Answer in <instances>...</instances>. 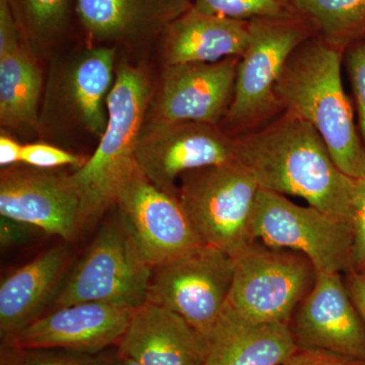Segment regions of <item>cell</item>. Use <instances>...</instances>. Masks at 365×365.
Segmentation results:
<instances>
[{
	"mask_svg": "<svg viewBox=\"0 0 365 365\" xmlns=\"http://www.w3.org/2000/svg\"><path fill=\"white\" fill-rule=\"evenodd\" d=\"M237 160L260 189L297 196L309 206L352 222L359 180L334 163L313 125L294 113L235 136Z\"/></svg>",
	"mask_w": 365,
	"mask_h": 365,
	"instance_id": "6da1fadb",
	"label": "cell"
},
{
	"mask_svg": "<svg viewBox=\"0 0 365 365\" xmlns=\"http://www.w3.org/2000/svg\"><path fill=\"white\" fill-rule=\"evenodd\" d=\"M344 55L314 35L288 59L275 95L282 111L294 113L313 125L341 172L361 180L365 177V148L343 88Z\"/></svg>",
	"mask_w": 365,
	"mask_h": 365,
	"instance_id": "7a4b0ae2",
	"label": "cell"
},
{
	"mask_svg": "<svg viewBox=\"0 0 365 365\" xmlns=\"http://www.w3.org/2000/svg\"><path fill=\"white\" fill-rule=\"evenodd\" d=\"M151 96L145 71L122 62L107 97V126L97 150L79 169L69 174L83 202L88 225L115 205L120 185L137 165V141Z\"/></svg>",
	"mask_w": 365,
	"mask_h": 365,
	"instance_id": "3957f363",
	"label": "cell"
},
{
	"mask_svg": "<svg viewBox=\"0 0 365 365\" xmlns=\"http://www.w3.org/2000/svg\"><path fill=\"white\" fill-rule=\"evenodd\" d=\"M235 262L234 279L217 325H288L316 280V268L304 255L258 240Z\"/></svg>",
	"mask_w": 365,
	"mask_h": 365,
	"instance_id": "277c9868",
	"label": "cell"
},
{
	"mask_svg": "<svg viewBox=\"0 0 365 365\" xmlns=\"http://www.w3.org/2000/svg\"><path fill=\"white\" fill-rule=\"evenodd\" d=\"M314 34L302 16L250 21L248 48L240 58L234 97L220 128L241 135L282 112L276 83L292 53Z\"/></svg>",
	"mask_w": 365,
	"mask_h": 365,
	"instance_id": "5b68a950",
	"label": "cell"
},
{
	"mask_svg": "<svg viewBox=\"0 0 365 365\" xmlns=\"http://www.w3.org/2000/svg\"><path fill=\"white\" fill-rule=\"evenodd\" d=\"M259 187L239 160L185 173L179 198L204 244L235 257L255 240L252 220Z\"/></svg>",
	"mask_w": 365,
	"mask_h": 365,
	"instance_id": "8992f818",
	"label": "cell"
},
{
	"mask_svg": "<svg viewBox=\"0 0 365 365\" xmlns=\"http://www.w3.org/2000/svg\"><path fill=\"white\" fill-rule=\"evenodd\" d=\"M153 270L118 215L101 228L62 285L54 307L102 302L136 309L148 302Z\"/></svg>",
	"mask_w": 365,
	"mask_h": 365,
	"instance_id": "52a82bcc",
	"label": "cell"
},
{
	"mask_svg": "<svg viewBox=\"0 0 365 365\" xmlns=\"http://www.w3.org/2000/svg\"><path fill=\"white\" fill-rule=\"evenodd\" d=\"M252 228L255 240L304 255L319 272H352L351 222L260 189Z\"/></svg>",
	"mask_w": 365,
	"mask_h": 365,
	"instance_id": "ba28073f",
	"label": "cell"
},
{
	"mask_svg": "<svg viewBox=\"0 0 365 365\" xmlns=\"http://www.w3.org/2000/svg\"><path fill=\"white\" fill-rule=\"evenodd\" d=\"M235 262L204 246L153 268L148 302L174 312L210 339L230 294Z\"/></svg>",
	"mask_w": 365,
	"mask_h": 365,
	"instance_id": "9c48e42d",
	"label": "cell"
},
{
	"mask_svg": "<svg viewBox=\"0 0 365 365\" xmlns=\"http://www.w3.org/2000/svg\"><path fill=\"white\" fill-rule=\"evenodd\" d=\"M118 215L151 268L204 246L179 196L158 189L138 165L118 190Z\"/></svg>",
	"mask_w": 365,
	"mask_h": 365,
	"instance_id": "30bf717a",
	"label": "cell"
},
{
	"mask_svg": "<svg viewBox=\"0 0 365 365\" xmlns=\"http://www.w3.org/2000/svg\"><path fill=\"white\" fill-rule=\"evenodd\" d=\"M137 165L155 186L179 196L180 178L190 170L237 160L235 137L220 126L196 122H144Z\"/></svg>",
	"mask_w": 365,
	"mask_h": 365,
	"instance_id": "8fae6325",
	"label": "cell"
},
{
	"mask_svg": "<svg viewBox=\"0 0 365 365\" xmlns=\"http://www.w3.org/2000/svg\"><path fill=\"white\" fill-rule=\"evenodd\" d=\"M0 215L73 242L85 230L83 202L66 173L9 167L0 175Z\"/></svg>",
	"mask_w": 365,
	"mask_h": 365,
	"instance_id": "7c38bea8",
	"label": "cell"
},
{
	"mask_svg": "<svg viewBox=\"0 0 365 365\" xmlns=\"http://www.w3.org/2000/svg\"><path fill=\"white\" fill-rule=\"evenodd\" d=\"M240 58L165 66L145 121L220 126L234 97Z\"/></svg>",
	"mask_w": 365,
	"mask_h": 365,
	"instance_id": "4fadbf2b",
	"label": "cell"
},
{
	"mask_svg": "<svg viewBox=\"0 0 365 365\" xmlns=\"http://www.w3.org/2000/svg\"><path fill=\"white\" fill-rule=\"evenodd\" d=\"M288 327L297 347L365 361V323L348 294L343 274L317 271L314 287Z\"/></svg>",
	"mask_w": 365,
	"mask_h": 365,
	"instance_id": "5bb4252c",
	"label": "cell"
},
{
	"mask_svg": "<svg viewBox=\"0 0 365 365\" xmlns=\"http://www.w3.org/2000/svg\"><path fill=\"white\" fill-rule=\"evenodd\" d=\"M133 312L102 302L56 307L1 343L18 348H55L98 354L119 344Z\"/></svg>",
	"mask_w": 365,
	"mask_h": 365,
	"instance_id": "9a60e30c",
	"label": "cell"
},
{
	"mask_svg": "<svg viewBox=\"0 0 365 365\" xmlns=\"http://www.w3.org/2000/svg\"><path fill=\"white\" fill-rule=\"evenodd\" d=\"M209 341L179 314L146 302L132 314L118 354L141 365H203Z\"/></svg>",
	"mask_w": 365,
	"mask_h": 365,
	"instance_id": "2e32d148",
	"label": "cell"
},
{
	"mask_svg": "<svg viewBox=\"0 0 365 365\" xmlns=\"http://www.w3.org/2000/svg\"><path fill=\"white\" fill-rule=\"evenodd\" d=\"M193 6L190 0H76V11L91 39L140 44L162 36Z\"/></svg>",
	"mask_w": 365,
	"mask_h": 365,
	"instance_id": "e0dca14e",
	"label": "cell"
},
{
	"mask_svg": "<svg viewBox=\"0 0 365 365\" xmlns=\"http://www.w3.org/2000/svg\"><path fill=\"white\" fill-rule=\"evenodd\" d=\"M7 0H0V123L35 127L43 88L42 72L28 48Z\"/></svg>",
	"mask_w": 365,
	"mask_h": 365,
	"instance_id": "ac0fdd59",
	"label": "cell"
},
{
	"mask_svg": "<svg viewBox=\"0 0 365 365\" xmlns=\"http://www.w3.org/2000/svg\"><path fill=\"white\" fill-rule=\"evenodd\" d=\"M160 37L165 66L208 63L242 57L249 45L250 21L205 14L192 6Z\"/></svg>",
	"mask_w": 365,
	"mask_h": 365,
	"instance_id": "d6986e66",
	"label": "cell"
},
{
	"mask_svg": "<svg viewBox=\"0 0 365 365\" xmlns=\"http://www.w3.org/2000/svg\"><path fill=\"white\" fill-rule=\"evenodd\" d=\"M69 254L57 246L16 269L0 284V334L6 341L43 316V309L58 295Z\"/></svg>",
	"mask_w": 365,
	"mask_h": 365,
	"instance_id": "ffe728a7",
	"label": "cell"
},
{
	"mask_svg": "<svg viewBox=\"0 0 365 365\" xmlns=\"http://www.w3.org/2000/svg\"><path fill=\"white\" fill-rule=\"evenodd\" d=\"M115 57L113 47L86 50L71 60L62 78L64 108L76 123L98 137L107 126V97L115 81Z\"/></svg>",
	"mask_w": 365,
	"mask_h": 365,
	"instance_id": "44dd1931",
	"label": "cell"
},
{
	"mask_svg": "<svg viewBox=\"0 0 365 365\" xmlns=\"http://www.w3.org/2000/svg\"><path fill=\"white\" fill-rule=\"evenodd\" d=\"M287 324L216 325L203 365H279L297 350Z\"/></svg>",
	"mask_w": 365,
	"mask_h": 365,
	"instance_id": "7402d4cb",
	"label": "cell"
},
{
	"mask_svg": "<svg viewBox=\"0 0 365 365\" xmlns=\"http://www.w3.org/2000/svg\"><path fill=\"white\" fill-rule=\"evenodd\" d=\"M294 4L328 44L346 52L365 42V0H294Z\"/></svg>",
	"mask_w": 365,
	"mask_h": 365,
	"instance_id": "603a6c76",
	"label": "cell"
},
{
	"mask_svg": "<svg viewBox=\"0 0 365 365\" xmlns=\"http://www.w3.org/2000/svg\"><path fill=\"white\" fill-rule=\"evenodd\" d=\"M21 38L34 45L52 43L66 26L71 0H7Z\"/></svg>",
	"mask_w": 365,
	"mask_h": 365,
	"instance_id": "cb8c5ba5",
	"label": "cell"
},
{
	"mask_svg": "<svg viewBox=\"0 0 365 365\" xmlns=\"http://www.w3.org/2000/svg\"><path fill=\"white\" fill-rule=\"evenodd\" d=\"M193 6L205 14L245 21L299 16L294 0H195Z\"/></svg>",
	"mask_w": 365,
	"mask_h": 365,
	"instance_id": "d4e9b609",
	"label": "cell"
},
{
	"mask_svg": "<svg viewBox=\"0 0 365 365\" xmlns=\"http://www.w3.org/2000/svg\"><path fill=\"white\" fill-rule=\"evenodd\" d=\"M116 356L55 348H18L1 343V365H117Z\"/></svg>",
	"mask_w": 365,
	"mask_h": 365,
	"instance_id": "484cf974",
	"label": "cell"
},
{
	"mask_svg": "<svg viewBox=\"0 0 365 365\" xmlns=\"http://www.w3.org/2000/svg\"><path fill=\"white\" fill-rule=\"evenodd\" d=\"M86 158L74 155L47 143H29L24 145L21 163L41 170H54L62 167L79 169Z\"/></svg>",
	"mask_w": 365,
	"mask_h": 365,
	"instance_id": "4316f807",
	"label": "cell"
},
{
	"mask_svg": "<svg viewBox=\"0 0 365 365\" xmlns=\"http://www.w3.org/2000/svg\"><path fill=\"white\" fill-rule=\"evenodd\" d=\"M345 55L359 114V134L365 148V42L352 46Z\"/></svg>",
	"mask_w": 365,
	"mask_h": 365,
	"instance_id": "83f0119b",
	"label": "cell"
},
{
	"mask_svg": "<svg viewBox=\"0 0 365 365\" xmlns=\"http://www.w3.org/2000/svg\"><path fill=\"white\" fill-rule=\"evenodd\" d=\"M352 272L365 273V177L359 180L352 217Z\"/></svg>",
	"mask_w": 365,
	"mask_h": 365,
	"instance_id": "f1b7e54d",
	"label": "cell"
},
{
	"mask_svg": "<svg viewBox=\"0 0 365 365\" xmlns=\"http://www.w3.org/2000/svg\"><path fill=\"white\" fill-rule=\"evenodd\" d=\"M279 365H365V361L328 350L299 348Z\"/></svg>",
	"mask_w": 365,
	"mask_h": 365,
	"instance_id": "f546056e",
	"label": "cell"
},
{
	"mask_svg": "<svg viewBox=\"0 0 365 365\" xmlns=\"http://www.w3.org/2000/svg\"><path fill=\"white\" fill-rule=\"evenodd\" d=\"M33 225L28 223L18 222L11 218L1 216L0 220V242L2 247L19 245L32 235Z\"/></svg>",
	"mask_w": 365,
	"mask_h": 365,
	"instance_id": "4dcf8cb0",
	"label": "cell"
},
{
	"mask_svg": "<svg viewBox=\"0 0 365 365\" xmlns=\"http://www.w3.org/2000/svg\"><path fill=\"white\" fill-rule=\"evenodd\" d=\"M343 276L348 294L365 323V273L350 272Z\"/></svg>",
	"mask_w": 365,
	"mask_h": 365,
	"instance_id": "1f68e13d",
	"label": "cell"
},
{
	"mask_svg": "<svg viewBox=\"0 0 365 365\" xmlns=\"http://www.w3.org/2000/svg\"><path fill=\"white\" fill-rule=\"evenodd\" d=\"M24 145L16 143L14 139L1 134L0 136V165L2 168L13 167L23 160Z\"/></svg>",
	"mask_w": 365,
	"mask_h": 365,
	"instance_id": "d6a6232c",
	"label": "cell"
},
{
	"mask_svg": "<svg viewBox=\"0 0 365 365\" xmlns=\"http://www.w3.org/2000/svg\"><path fill=\"white\" fill-rule=\"evenodd\" d=\"M117 365H141L135 360L129 359V357L121 356L118 354Z\"/></svg>",
	"mask_w": 365,
	"mask_h": 365,
	"instance_id": "836d02e7",
	"label": "cell"
}]
</instances>
